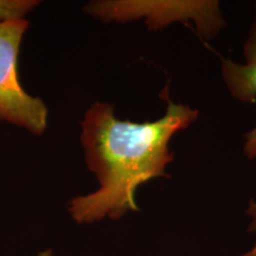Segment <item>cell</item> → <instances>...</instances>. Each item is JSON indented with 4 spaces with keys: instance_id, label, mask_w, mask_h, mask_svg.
<instances>
[{
    "instance_id": "cell-1",
    "label": "cell",
    "mask_w": 256,
    "mask_h": 256,
    "mask_svg": "<svg viewBox=\"0 0 256 256\" xmlns=\"http://www.w3.org/2000/svg\"><path fill=\"white\" fill-rule=\"evenodd\" d=\"M168 108L156 121L133 122L115 116L114 106L96 101L81 122V144L89 171L96 176L98 190L72 198L68 212L78 224L104 218L120 220L128 211H139L136 191L154 178L170 176L174 162L168 144L179 130L197 120L200 112L165 98Z\"/></svg>"
},
{
    "instance_id": "cell-5",
    "label": "cell",
    "mask_w": 256,
    "mask_h": 256,
    "mask_svg": "<svg viewBox=\"0 0 256 256\" xmlns=\"http://www.w3.org/2000/svg\"><path fill=\"white\" fill-rule=\"evenodd\" d=\"M40 4L37 0H0V23L26 19Z\"/></svg>"
},
{
    "instance_id": "cell-2",
    "label": "cell",
    "mask_w": 256,
    "mask_h": 256,
    "mask_svg": "<svg viewBox=\"0 0 256 256\" xmlns=\"http://www.w3.org/2000/svg\"><path fill=\"white\" fill-rule=\"evenodd\" d=\"M28 19L0 23V122H8L40 136L46 133L49 110L40 98L25 90L18 60Z\"/></svg>"
},
{
    "instance_id": "cell-4",
    "label": "cell",
    "mask_w": 256,
    "mask_h": 256,
    "mask_svg": "<svg viewBox=\"0 0 256 256\" xmlns=\"http://www.w3.org/2000/svg\"><path fill=\"white\" fill-rule=\"evenodd\" d=\"M244 64L222 58V75L236 100L252 104L256 101V12L244 44ZM244 153L249 159H256V127L246 134Z\"/></svg>"
},
{
    "instance_id": "cell-3",
    "label": "cell",
    "mask_w": 256,
    "mask_h": 256,
    "mask_svg": "<svg viewBox=\"0 0 256 256\" xmlns=\"http://www.w3.org/2000/svg\"><path fill=\"white\" fill-rule=\"evenodd\" d=\"M90 17L104 23H128L145 19L150 30L177 20L192 19L202 36L210 38L223 26L217 2H154V0H95L83 8Z\"/></svg>"
},
{
    "instance_id": "cell-7",
    "label": "cell",
    "mask_w": 256,
    "mask_h": 256,
    "mask_svg": "<svg viewBox=\"0 0 256 256\" xmlns=\"http://www.w3.org/2000/svg\"><path fill=\"white\" fill-rule=\"evenodd\" d=\"M51 255H52V252H51L50 249H48V250H43V252H40V254H38L37 256H51Z\"/></svg>"
},
{
    "instance_id": "cell-6",
    "label": "cell",
    "mask_w": 256,
    "mask_h": 256,
    "mask_svg": "<svg viewBox=\"0 0 256 256\" xmlns=\"http://www.w3.org/2000/svg\"><path fill=\"white\" fill-rule=\"evenodd\" d=\"M247 214L249 216L252 217V226H249V232H254L256 234V202L250 200ZM241 256H256V242L252 249H250L248 252H246V254H243Z\"/></svg>"
}]
</instances>
